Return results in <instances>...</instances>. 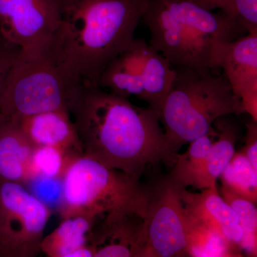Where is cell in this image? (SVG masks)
I'll return each instance as SVG.
<instances>
[{"label":"cell","mask_w":257,"mask_h":257,"mask_svg":"<svg viewBox=\"0 0 257 257\" xmlns=\"http://www.w3.org/2000/svg\"><path fill=\"white\" fill-rule=\"evenodd\" d=\"M168 60L142 39L106 66L98 87L124 98L136 96L160 114L175 77Z\"/></svg>","instance_id":"52a82bcc"},{"label":"cell","mask_w":257,"mask_h":257,"mask_svg":"<svg viewBox=\"0 0 257 257\" xmlns=\"http://www.w3.org/2000/svg\"><path fill=\"white\" fill-rule=\"evenodd\" d=\"M71 116L67 111H49L25 116L18 123L35 147H60L83 155L82 143Z\"/></svg>","instance_id":"5bb4252c"},{"label":"cell","mask_w":257,"mask_h":257,"mask_svg":"<svg viewBox=\"0 0 257 257\" xmlns=\"http://www.w3.org/2000/svg\"><path fill=\"white\" fill-rule=\"evenodd\" d=\"M187 249L188 256H242L240 248L187 212Z\"/></svg>","instance_id":"ac0fdd59"},{"label":"cell","mask_w":257,"mask_h":257,"mask_svg":"<svg viewBox=\"0 0 257 257\" xmlns=\"http://www.w3.org/2000/svg\"><path fill=\"white\" fill-rule=\"evenodd\" d=\"M216 135H209L191 142L188 150L182 155L177 154L170 178L181 187H192L195 176L205 161L213 138Z\"/></svg>","instance_id":"ffe728a7"},{"label":"cell","mask_w":257,"mask_h":257,"mask_svg":"<svg viewBox=\"0 0 257 257\" xmlns=\"http://www.w3.org/2000/svg\"><path fill=\"white\" fill-rule=\"evenodd\" d=\"M241 152L257 171V121L252 119L246 124V141Z\"/></svg>","instance_id":"484cf974"},{"label":"cell","mask_w":257,"mask_h":257,"mask_svg":"<svg viewBox=\"0 0 257 257\" xmlns=\"http://www.w3.org/2000/svg\"><path fill=\"white\" fill-rule=\"evenodd\" d=\"M62 219L57 229L44 237L41 252L49 257H94L89 241L97 217L78 214Z\"/></svg>","instance_id":"9a60e30c"},{"label":"cell","mask_w":257,"mask_h":257,"mask_svg":"<svg viewBox=\"0 0 257 257\" xmlns=\"http://www.w3.org/2000/svg\"><path fill=\"white\" fill-rule=\"evenodd\" d=\"M174 67V66H173ZM175 77L160 113L170 152L206 135H217L220 118L242 114L241 101L224 76L189 67H174Z\"/></svg>","instance_id":"277c9868"},{"label":"cell","mask_w":257,"mask_h":257,"mask_svg":"<svg viewBox=\"0 0 257 257\" xmlns=\"http://www.w3.org/2000/svg\"><path fill=\"white\" fill-rule=\"evenodd\" d=\"M60 19L57 0H0V37L20 49L48 43Z\"/></svg>","instance_id":"30bf717a"},{"label":"cell","mask_w":257,"mask_h":257,"mask_svg":"<svg viewBox=\"0 0 257 257\" xmlns=\"http://www.w3.org/2000/svg\"><path fill=\"white\" fill-rule=\"evenodd\" d=\"M223 199L231 208L242 228L243 236L240 248L251 256H257V209L256 204L239 197L237 194L221 187Z\"/></svg>","instance_id":"7402d4cb"},{"label":"cell","mask_w":257,"mask_h":257,"mask_svg":"<svg viewBox=\"0 0 257 257\" xmlns=\"http://www.w3.org/2000/svg\"><path fill=\"white\" fill-rule=\"evenodd\" d=\"M81 155L60 147H35L30 162L29 180L35 177L62 179L72 162Z\"/></svg>","instance_id":"44dd1931"},{"label":"cell","mask_w":257,"mask_h":257,"mask_svg":"<svg viewBox=\"0 0 257 257\" xmlns=\"http://www.w3.org/2000/svg\"><path fill=\"white\" fill-rule=\"evenodd\" d=\"M71 116L82 155L108 168L140 179L148 165L175 164L177 155L169 149L160 114L150 106L134 105L102 88H85Z\"/></svg>","instance_id":"6da1fadb"},{"label":"cell","mask_w":257,"mask_h":257,"mask_svg":"<svg viewBox=\"0 0 257 257\" xmlns=\"http://www.w3.org/2000/svg\"><path fill=\"white\" fill-rule=\"evenodd\" d=\"M60 23L47 50L84 88L98 87L103 71L135 40L150 0H57Z\"/></svg>","instance_id":"7a4b0ae2"},{"label":"cell","mask_w":257,"mask_h":257,"mask_svg":"<svg viewBox=\"0 0 257 257\" xmlns=\"http://www.w3.org/2000/svg\"><path fill=\"white\" fill-rule=\"evenodd\" d=\"M234 20L247 33L257 34V0H234Z\"/></svg>","instance_id":"cb8c5ba5"},{"label":"cell","mask_w":257,"mask_h":257,"mask_svg":"<svg viewBox=\"0 0 257 257\" xmlns=\"http://www.w3.org/2000/svg\"><path fill=\"white\" fill-rule=\"evenodd\" d=\"M211 10L220 9L222 13L234 20V0H199Z\"/></svg>","instance_id":"4316f807"},{"label":"cell","mask_w":257,"mask_h":257,"mask_svg":"<svg viewBox=\"0 0 257 257\" xmlns=\"http://www.w3.org/2000/svg\"><path fill=\"white\" fill-rule=\"evenodd\" d=\"M213 63L215 69H222L223 76L239 99L257 89V34L218 42Z\"/></svg>","instance_id":"7c38bea8"},{"label":"cell","mask_w":257,"mask_h":257,"mask_svg":"<svg viewBox=\"0 0 257 257\" xmlns=\"http://www.w3.org/2000/svg\"><path fill=\"white\" fill-rule=\"evenodd\" d=\"M218 140L213 142L209 153L200 170L195 176L193 187L200 190L217 188L216 182L235 153V145L239 133L234 124L220 118L214 123Z\"/></svg>","instance_id":"e0dca14e"},{"label":"cell","mask_w":257,"mask_h":257,"mask_svg":"<svg viewBox=\"0 0 257 257\" xmlns=\"http://www.w3.org/2000/svg\"><path fill=\"white\" fill-rule=\"evenodd\" d=\"M5 118L3 117V115H2L1 114H0V124H2V123L3 122V121H5Z\"/></svg>","instance_id":"83f0119b"},{"label":"cell","mask_w":257,"mask_h":257,"mask_svg":"<svg viewBox=\"0 0 257 257\" xmlns=\"http://www.w3.org/2000/svg\"><path fill=\"white\" fill-rule=\"evenodd\" d=\"M51 215L23 185L0 179V257L37 256Z\"/></svg>","instance_id":"ba28073f"},{"label":"cell","mask_w":257,"mask_h":257,"mask_svg":"<svg viewBox=\"0 0 257 257\" xmlns=\"http://www.w3.org/2000/svg\"><path fill=\"white\" fill-rule=\"evenodd\" d=\"M140 179L81 155L62 178L63 199L58 211L62 218L78 214L99 218L124 211L145 219L150 194Z\"/></svg>","instance_id":"8992f818"},{"label":"cell","mask_w":257,"mask_h":257,"mask_svg":"<svg viewBox=\"0 0 257 257\" xmlns=\"http://www.w3.org/2000/svg\"><path fill=\"white\" fill-rule=\"evenodd\" d=\"M179 193L189 215L214 230L231 244L240 248L242 228L237 216L221 197L217 188L192 193L179 186Z\"/></svg>","instance_id":"4fadbf2b"},{"label":"cell","mask_w":257,"mask_h":257,"mask_svg":"<svg viewBox=\"0 0 257 257\" xmlns=\"http://www.w3.org/2000/svg\"><path fill=\"white\" fill-rule=\"evenodd\" d=\"M143 20L150 30V45L172 66L204 72L215 69L218 42L233 41L246 32L199 0H150Z\"/></svg>","instance_id":"3957f363"},{"label":"cell","mask_w":257,"mask_h":257,"mask_svg":"<svg viewBox=\"0 0 257 257\" xmlns=\"http://www.w3.org/2000/svg\"><path fill=\"white\" fill-rule=\"evenodd\" d=\"M47 44L20 49L0 94V114L7 121L49 111L71 114L85 89L56 63Z\"/></svg>","instance_id":"5b68a950"},{"label":"cell","mask_w":257,"mask_h":257,"mask_svg":"<svg viewBox=\"0 0 257 257\" xmlns=\"http://www.w3.org/2000/svg\"><path fill=\"white\" fill-rule=\"evenodd\" d=\"M5 42H4V41L0 42V47H1V46H2V45H3V44H4V43H5Z\"/></svg>","instance_id":"f1b7e54d"},{"label":"cell","mask_w":257,"mask_h":257,"mask_svg":"<svg viewBox=\"0 0 257 257\" xmlns=\"http://www.w3.org/2000/svg\"><path fill=\"white\" fill-rule=\"evenodd\" d=\"M144 224L145 219L134 213H106L89 236L94 257H143Z\"/></svg>","instance_id":"8fae6325"},{"label":"cell","mask_w":257,"mask_h":257,"mask_svg":"<svg viewBox=\"0 0 257 257\" xmlns=\"http://www.w3.org/2000/svg\"><path fill=\"white\" fill-rule=\"evenodd\" d=\"M219 178L223 187L256 204L257 171L242 152H235Z\"/></svg>","instance_id":"d6986e66"},{"label":"cell","mask_w":257,"mask_h":257,"mask_svg":"<svg viewBox=\"0 0 257 257\" xmlns=\"http://www.w3.org/2000/svg\"><path fill=\"white\" fill-rule=\"evenodd\" d=\"M19 51L20 48L18 47L7 42L0 47V94Z\"/></svg>","instance_id":"d4e9b609"},{"label":"cell","mask_w":257,"mask_h":257,"mask_svg":"<svg viewBox=\"0 0 257 257\" xmlns=\"http://www.w3.org/2000/svg\"><path fill=\"white\" fill-rule=\"evenodd\" d=\"M3 42V40H2L1 37H0V42Z\"/></svg>","instance_id":"f546056e"},{"label":"cell","mask_w":257,"mask_h":257,"mask_svg":"<svg viewBox=\"0 0 257 257\" xmlns=\"http://www.w3.org/2000/svg\"><path fill=\"white\" fill-rule=\"evenodd\" d=\"M34 149L18 122L5 120L0 124V179L25 186Z\"/></svg>","instance_id":"2e32d148"},{"label":"cell","mask_w":257,"mask_h":257,"mask_svg":"<svg viewBox=\"0 0 257 257\" xmlns=\"http://www.w3.org/2000/svg\"><path fill=\"white\" fill-rule=\"evenodd\" d=\"M150 194L143 257L188 256L187 211L178 185L168 177Z\"/></svg>","instance_id":"9c48e42d"},{"label":"cell","mask_w":257,"mask_h":257,"mask_svg":"<svg viewBox=\"0 0 257 257\" xmlns=\"http://www.w3.org/2000/svg\"><path fill=\"white\" fill-rule=\"evenodd\" d=\"M24 187L51 210H60L63 199L62 179L35 177Z\"/></svg>","instance_id":"603a6c76"}]
</instances>
